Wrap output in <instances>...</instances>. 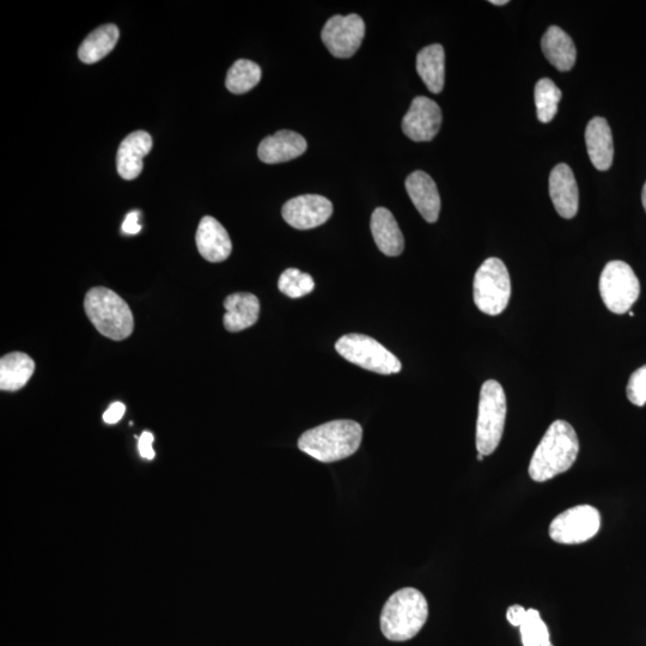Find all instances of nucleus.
I'll return each instance as SVG.
<instances>
[{
  "mask_svg": "<svg viewBox=\"0 0 646 646\" xmlns=\"http://www.w3.org/2000/svg\"><path fill=\"white\" fill-rule=\"evenodd\" d=\"M140 212L132 211L126 216L123 223V233L127 235H136L142 230V225L139 224Z\"/></svg>",
  "mask_w": 646,
  "mask_h": 646,
  "instance_id": "obj_32",
  "label": "nucleus"
},
{
  "mask_svg": "<svg viewBox=\"0 0 646 646\" xmlns=\"http://www.w3.org/2000/svg\"><path fill=\"white\" fill-rule=\"evenodd\" d=\"M405 186L412 203L425 221L437 222L441 212V197L431 176L417 170L408 176Z\"/></svg>",
  "mask_w": 646,
  "mask_h": 646,
  "instance_id": "obj_15",
  "label": "nucleus"
},
{
  "mask_svg": "<svg viewBox=\"0 0 646 646\" xmlns=\"http://www.w3.org/2000/svg\"><path fill=\"white\" fill-rule=\"evenodd\" d=\"M550 195L560 217L574 218L580 206V192L574 173L568 164L554 167L550 175Z\"/></svg>",
  "mask_w": 646,
  "mask_h": 646,
  "instance_id": "obj_13",
  "label": "nucleus"
},
{
  "mask_svg": "<svg viewBox=\"0 0 646 646\" xmlns=\"http://www.w3.org/2000/svg\"><path fill=\"white\" fill-rule=\"evenodd\" d=\"M442 125V111L434 100L416 97L402 120V131L413 142H431Z\"/></svg>",
  "mask_w": 646,
  "mask_h": 646,
  "instance_id": "obj_12",
  "label": "nucleus"
},
{
  "mask_svg": "<svg viewBox=\"0 0 646 646\" xmlns=\"http://www.w3.org/2000/svg\"><path fill=\"white\" fill-rule=\"evenodd\" d=\"M601 515L591 505H578L560 514L551 523L550 536L558 544L576 545L599 533Z\"/></svg>",
  "mask_w": 646,
  "mask_h": 646,
  "instance_id": "obj_9",
  "label": "nucleus"
},
{
  "mask_svg": "<svg viewBox=\"0 0 646 646\" xmlns=\"http://www.w3.org/2000/svg\"><path fill=\"white\" fill-rule=\"evenodd\" d=\"M585 144L593 166L606 172L612 167L614 157V144L611 127L607 120L596 117L589 121L585 130Z\"/></svg>",
  "mask_w": 646,
  "mask_h": 646,
  "instance_id": "obj_18",
  "label": "nucleus"
},
{
  "mask_svg": "<svg viewBox=\"0 0 646 646\" xmlns=\"http://www.w3.org/2000/svg\"><path fill=\"white\" fill-rule=\"evenodd\" d=\"M278 288L280 292L290 298H301L307 296L315 289V282L312 276L297 268H289L279 278Z\"/></svg>",
  "mask_w": 646,
  "mask_h": 646,
  "instance_id": "obj_28",
  "label": "nucleus"
},
{
  "mask_svg": "<svg viewBox=\"0 0 646 646\" xmlns=\"http://www.w3.org/2000/svg\"><path fill=\"white\" fill-rule=\"evenodd\" d=\"M35 371L32 357L22 352H12L0 359V389L17 392L27 385Z\"/></svg>",
  "mask_w": 646,
  "mask_h": 646,
  "instance_id": "obj_23",
  "label": "nucleus"
},
{
  "mask_svg": "<svg viewBox=\"0 0 646 646\" xmlns=\"http://www.w3.org/2000/svg\"><path fill=\"white\" fill-rule=\"evenodd\" d=\"M195 242L201 257L210 262L225 261L233 251L228 231L216 218L210 216L201 219Z\"/></svg>",
  "mask_w": 646,
  "mask_h": 646,
  "instance_id": "obj_14",
  "label": "nucleus"
},
{
  "mask_svg": "<svg viewBox=\"0 0 646 646\" xmlns=\"http://www.w3.org/2000/svg\"><path fill=\"white\" fill-rule=\"evenodd\" d=\"M536 114L541 123L548 124L556 117L562 100V90L550 78H542L535 85Z\"/></svg>",
  "mask_w": 646,
  "mask_h": 646,
  "instance_id": "obj_26",
  "label": "nucleus"
},
{
  "mask_svg": "<svg viewBox=\"0 0 646 646\" xmlns=\"http://www.w3.org/2000/svg\"><path fill=\"white\" fill-rule=\"evenodd\" d=\"M308 144L301 134L283 130L266 137L259 145L258 156L267 164H278L295 160L307 151Z\"/></svg>",
  "mask_w": 646,
  "mask_h": 646,
  "instance_id": "obj_16",
  "label": "nucleus"
},
{
  "mask_svg": "<svg viewBox=\"0 0 646 646\" xmlns=\"http://www.w3.org/2000/svg\"><path fill=\"white\" fill-rule=\"evenodd\" d=\"M642 201H643L644 210L646 212V182H645V185L643 187Z\"/></svg>",
  "mask_w": 646,
  "mask_h": 646,
  "instance_id": "obj_35",
  "label": "nucleus"
},
{
  "mask_svg": "<svg viewBox=\"0 0 646 646\" xmlns=\"http://www.w3.org/2000/svg\"><path fill=\"white\" fill-rule=\"evenodd\" d=\"M260 79V66L251 62V60L241 59L230 67L227 79H225V85H227L230 93L241 95L257 87Z\"/></svg>",
  "mask_w": 646,
  "mask_h": 646,
  "instance_id": "obj_25",
  "label": "nucleus"
},
{
  "mask_svg": "<svg viewBox=\"0 0 646 646\" xmlns=\"http://www.w3.org/2000/svg\"><path fill=\"white\" fill-rule=\"evenodd\" d=\"M520 629L523 646H553L547 625L536 609H527L526 619Z\"/></svg>",
  "mask_w": 646,
  "mask_h": 646,
  "instance_id": "obj_27",
  "label": "nucleus"
},
{
  "mask_svg": "<svg viewBox=\"0 0 646 646\" xmlns=\"http://www.w3.org/2000/svg\"><path fill=\"white\" fill-rule=\"evenodd\" d=\"M119 35V29L115 24H106L97 28L82 42L78 50V58L84 64L100 62L117 46Z\"/></svg>",
  "mask_w": 646,
  "mask_h": 646,
  "instance_id": "obj_24",
  "label": "nucleus"
},
{
  "mask_svg": "<svg viewBox=\"0 0 646 646\" xmlns=\"http://www.w3.org/2000/svg\"><path fill=\"white\" fill-rule=\"evenodd\" d=\"M629 314H630L631 318H633V316H635V313H632V312H631V313H629Z\"/></svg>",
  "mask_w": 646,
  "mask_h": 646,
  "instance_id": "obj_37",
  "label": "nucleus"
},
{
  "mask_svg": "<svg viewBox=\"0 0 646 646\" xmlns=\"http://www.w3.org/2000/svg\"><path fill=\"white\" fill-rule=\"evenodd\" d=\"M370 227L377 248L387 257H399L404 252V235H402L392 212L385 207L376 209L371 216Z\"/></svg>",
  "mask_w": 646,
  "mask_h": 646,
  "instance_id": "obj_20",
  "label": "nucleus"
},
{
  "mask_svg": "<svg viewBox=\"0 0 646 646\" xmlns=\"http://www.w3.org/2000/svg\"><path fill=\"white\" fill-rule=\"evenodd\" d=\"M365 35L363 18L356 14L329 18L321 39L335 58H351L361 47Z\"/></svg>",
  "mask_w": 646,
  "mask_h": 646,
  "instance_id": "obj_10",
  "label": "nucleus"
},
{
  "mask_svg": "<svg viewBox=\"0 0 646 646\" xmlns=\"http://www.w3.org/2000/svg\"><path fill=\"white\" fill-rule=\"evenodd\" d=\"M84 309L97 331L109 339L125 340L133 332L134 320L129 304L112 290L91 289L85 296Z\"/></svg>",
  "mask_w": 646,
  "mask_h": 646,
  "instance_id": "obj_4",
  "label": "nucleus"
},
{
  "mask_svg": "<svg viewBox=\"0 0 646 646\" xmlns=\"http://www.w3.org/2000/svg\"><path fill=\"white\" fill-rule=\"evenodd\" d=\"M478 460H479V461H483V460H484V455L479 454V455H478Z\"/></svg>",
  "mask_w": 646,
  "mask_h": 646,
  "instance_id": "obj_36",
  "label": "nucleus"
},
{
  "mask_svg": "<svg viewBox=\"0 0 646 646\" xmlns=\"http://www.w3.org/2000/svg\"><path fill=\"white\" fill-rule=\"evenodd\" d=\"M333 213V205L318 194L300 195L283 206L284 221L298 230H309L325 224Z\"/></svg>",
  "mask_w": 646,
  "mask_h": 646,
  "instance_id": "obj_11",
  "label": "nucleus"
},
{
  "mask_svg": "<svg viewBox=\"0 0 646 646\" xmlns=\"http://www.w3.org/2000/svg\"><path fill=\"white\" fill-rule=\"evenodd\" d=\"M362 426L353 420H333L310 429L298 440L301 452L323 463L337 462L361 447Z\"/></svg>",
  "mask_w": 646,
  "mask_h": 646,
  "instance_id": "obj_2",
  "label": "nucleus"
},
{
  "mask_svg": "<svg viewBox=\"0 0 646 646\" xmlns=\"http://www.w3.org/2000/svg\"><path fill=\"white\" fill-rule=\"evenodd\" d=\"M417 71L432 94H441L446 82V53L441 45L423 48L417 56Z\"/></svg>",
  "mask_w": 646,
  "mask_h": 646,
  "instance_id": "obj_22",
  "label": "nucleus"
},
{
  "mask_svg": "<svg viewBox=\"0 0 646 646\" xmlns=\"http://www.w3.org/2000/svg\"><path fill=\"white\" fill-rule=\"evenodd\" d=\"M507 396L501 383L486 381L481 387L477 422V449L479 454L489 456L502 441L507 419Z\"/></svg>",
  "mask_w": 646,
  "mask_h": 646,
  "instance_id": "obj_5",
  "label": "nucleus"
},
{
  "mask_svg": "<svg viewBox=\"0 0 646 646\" xmlns=\"http://www.w3.org/2000/svg\"><path fill=\"white\" fill-rule=\"evenodd\" d=\"M578 452L580 441L575 429L565 420H556L542 437L530 461V478L536 483H544L569 471Z\"/></svg>",
  "mask_w": 646,
  "mask_h": 646,
  "instance_id": "obj_1",
  "label": "nucleus"
},
{
  "mask_svg": "<svg viewBox=\"0 0 646 646\" xmlns=\"http://www.w3.org/2000/svg\"><path fill=\"white\" fill-rule=\"evenodd\" d=\"M429 606L424 595L414 588L396 591L381 614V630L392 642H406L416 637L428 620Z\"/></svg>",
  "mask_w": 646,
  "mask_h": 646,
  "instance_id": "obj_3",
  "label": "nucleus"
},
{
  "mask_svg": "<svg viewBox=\"0 0 646 646\" xmlns=\"http://www.w3.org/2000/svg\"><path fill=\"white\" fill-rule=\"evenodd\" d=\"M527 609L520 605L511 606L507 612V619L513 626L520 627L526 619Z\"/></svg>",
  "mask_w": 646,
  "mask_h": 646,
  "instance_id": "obj_33",
  "label": "nucleus"
},
{
  "mask_svg": "<svg viewBox=\"0 0 646 646\" xmlns=\"http://www.w3.org/2000/svg\"><path fill=\"white\" fill-rule=\"evenodd\" d=\"M152 443H154V436L148 431L143 432V435L139 438L138 449L140 455L146 460H152L155 457V450L152 448Z\"/></svg>",
  "mask_w": 646,
  "mask_h": 646,
  "instance_id": "obj_30",
  "label": "nucleus"
},
{
  "mask_svg": "<svg viewBox=\"0 0 646 646\" xmlns=\"http://www.w3.org/2000/svg\"><path fill=\"white\" fill-rule=\"evenodd\" d=\"M125 412L126 406L123 402H114V404L109 406L105 414H103V420L107 424H117L124 417Z\"/></svg>",
  "mask_w": 646,
  "mask_h": 646,
  "instance_id": "obj_31",
  "label": "nucleus"
},
{
  "mask_svg": "<svg viewBox=\"0 0 646 646\" xmlns=\"http://www.w3.org/2000/svg\"><path fill=\"white\" fill-rule=\"evenodd\" d=\"M223 323L229 332H241L252 327L259 320L260 302L257 296L249 292H237L225 298Z\"/></svg>",
  "mask_w": 646,
  "mask_h": 646,
  "instance_id": "obj_19",
  "label": "nucleus"
},
{
  "mask_svg": "<svg viewBox=\"0 0 646 646\" xmlns=\"http://www.w3.org/2000/svg\"><path fill=\"white\" fill-rule=\"evenodd\" d=\"M626 392L633 405L643 407L646 404V365L631 375Z\"/></svg>",
  "mask_w": 646,
  "mask_h": 646,
  "instance_id": "obj_29",
  "label": "nucleus"
},
{
  "mask_svg": "<svg viewBox=\"0 0 646 646\" xmlns=\"http://www.w3.org/2000/svg\"><path fill=\"white\" fill-rule=\"evenodd\" d=\"M600 294L609 312L625 314L641 295V283L626 262L611 261L601 273Z\"/></svg>",
  "mask_w": 646,
  "mask_h": 646,
  "instance_id": "obj_8",
  "label": "nucleus"
},
{
  "mask_svg": "<svg viewBox=\"0 0 646 646\" xmlns=\"http://www.w3.org/2000/svg\"><path fill=\"white\" fill-rule=\"evenodd\" d=\"M541 48L548 62L559 71L568 72L576 64V46L562 28H548L541 40Z\"/></svg>",
  "mask_w": 646,
  "mask_h": 646,
  "instance_id": "obj_21",
  "label": "nucleus"
},
{
  "mask_svg": "<svg viewBox=\"0 0 646 646\" xmlns=\"http://www.w3.org/2000/svg\"><path fill=\"white\" fill-rule=\"evenodd\" d=\"M490 3L493 4V5L502 6V5H507L509 2H508V0H498V2H497V0H491Z\"/></svg>",
  "mask_w": 646,
  "mask_h": 646,
  "instance_id": "obj_34",
  "label": "nucleus"
},
{
  "mask_svg": "<svg viewBox=\"0 0 646 646\" xmlns=\"http://www.w3.org/2000/svg\"><path fill=\"white\" fill-rule=\"evenodd\" d=\"M152 148V138L148 132L136 131L127 136L120 144L117 167L120 178L137 179L143 170V158Z\"/></svg>",
  "mask_w": 646,
  "mask_h": 646,
  "instance_id": "obj_17",
  "label": "nucleus"
},
{
  "mask_svg": "<svg viewBox=\"0 0 646 646\" xmlns=\"http://www.w3.org/2000/svg\"><path fill=\"white\" fill-rule=\"evenodd\" d=\"M473 290L474 303L480 312L501 315L511 296L510 274L504 262L498 258L485 260L475 273Z\"/></svg>",
  "mask_w": 646,
  "mask_h": 646,
  "instance_id": "obj_6",
  "label": "nucleus"
},
{
  "mask_svg": "<svg viewBox=\"0 0 646 646\" xmlns=\"http://www.w3.org/2000/svg\"><path fill=\"white\" fill-rule=\"evenodd\" d=\"M335 350L346 361L376 374L393 375L401 371L398 357L368 335H344L335 344Z\"/></svg>",
  "mask_w": 646,
  "mask_h": 646,
  "instance_id": "obj_7",
  "label": "nucleus"
}]
</instances>
